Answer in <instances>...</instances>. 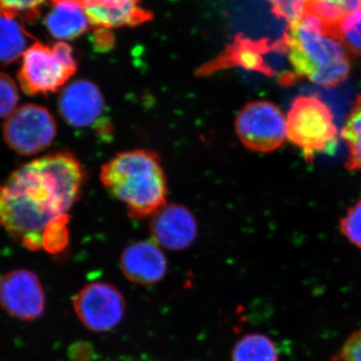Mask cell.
Segmentation results:
<instances>
[{"label":"cell","instance_id":"obj_23","mask_svg":"<svg viewBox=\"0 0 361 361\" xmlns=\"http://www.w3.org/2000/svg\"><path fill=\"white\" fill-rule=\"evenodd\" d=\"M278 18H284L288 23L300 20L305 14L307 0H267Z\"/></svg>","mask_w":361,"mask_h":361},{"label":"cell","instance_id":"obj_19","mask_svg":"<svg viewBox=\"0 0 361 361\" xmlns=\"http://www.w3.org/2000/svg\"><path fill=\"white\" fill-rule=\"evenodd\" d=\"M332 37L338 39L349 51L361 56V9L346 16L336 25Z\"/></svg>","mask_w":361,"mask_h":361},{"label":"cell","instance_id":"obj_24","mask_svg":"<svg viewBox=\"0 0 361 361\" xmlns=\"http://www.w3.org/2000/svg\"><path fill=\"white\" fill-rule=\"evenodd\" d=\"M337 361H361V327L353 331L341 346Z\"/></svg>","mask_w":361,"mask_h":361},{"label":"cell","instance_id":"obj_15","mask_svg":"<svg viewBox=\"0 0 361 361\" xmlns=\"http://www.w3.org/2000/svg\"><path fill=\"white\" fill-rule=\"evenodd\" d=\"M360 9L361 0H307L305 13L319 21L324 32L332 37L336 25Z\"/></svg>","mask_w":361,"mask_h":361},{"label":"cell","instance_id":"obj_25","mask_svg":"<svg viewBox=\"0 0 361 361\" xmlns=\"http://www.w3.org/2000/svg\"><path fill=\"white\" fill-rule=\"evenodd\" d=\"M70 353L73 361H92L96 356L92 346L85 342L73 344Z\"/></svg>","mask_w":361,"mask_h":361},{"label":"cell","instance_id":"obj_9","mask_svg":"<svg viewBox=\"0 0 361 361\" xmlns=\"http://www.w3.org/2000/svg\"><path fill=\"white\" fill-rule=\"evenodd\" d=\"M0 307L23 322L44 314L45 294L39 276L32 271L16 269L0 276Z\"/></svg>","mask_w":361,"mask_h":361},{"label":"cell","instance_id":"obj_16","mask_svg":"<svg viewBox=\"0 0 361 361\" xmlns=\"http://www.w3.org/2000/svg\"><path fill=\"white\" fill-rule=\"evenodd\" d=\"M30 39L16 18L0 16V63L8 65L25 54Z\"/></svg>","mask_w":361,"mask_h":361},{"label":"cell","instance_id":"obj_18","mask_svg":"<svg viewBox=\"0 0 361 361\" xmlns=\"http://www.w3.org/2000/svg\"><path fill=\"white\" fill-rule=\"evenodd\" d=\"M341 137L348 145L346 168L361 171V96L356 99L342 129Z\"/></svg>","mask_w":361,"mask_h":361},{"label":"cell","instance_id":"obj_21","mask_svg":"<svg viewBox=\"0 0 361 361\" xmlns=\"http://www.w3.org/2000/svg\"><path fill=\"white\" fill-rule=\"evenodd\" d=\"M341 231L353 245L361 249V199L342 218Z\"/></svg>","mask_w":361,"mask_h":361},{"label":"cell","instance_id":"obj_12","mask_svg":"<svg viewBox=\"0 0 361 361\" xmlns=\"http://www.w3.org/2000/svg\"><path fill=\"white\" fill-rule=\"evenodd\" d=\"M121 270L133 283L152 285L160 282L167 274L168 261L155 242L139 241L123 251Z\"/></svg>","mask_w":361,"mask_h":361},{"label":"cell","instance_id":"obj_4","mask_svg":"<svg viewBox=\"0 0 361 361\" xmlns=\"http://www.w3.org/2000/svg\"><path fill=\"white\" fill-rule=\"evenodd\" d=\"M77 70L71 45L59 42L49 47L37 42L23 54L18 82L27 96L47 94L63 87Z\"/></svg>","mask_w":361,"mask_h":361},{"label":"cell","instance_id":"obj_8","mask_svg":"<svg viewBox=\"0 0 361 361\" xmlns=\"http://www.w3.org/2000/svg\"><path fill=\"white\" fill-rule=\"evenodd\" d=\"M73 306L85 329L94 332L115 329L122 322L126 312L123 294L106 282L85 285L73 296Z\"/></svg>","mask_w":361,"mask_h":361},{"label":"cell","instance_id":"obj_17","mask_svg":"<svg viewBox=\"0 0 361 361\" xmlns=\"http://www.w3.org/2000/svg\"><path fill=\"white\" fill-rule=\"evenodd\" d=\"M276 345L265 334H250L235 344L232 361H278Z\"/></svg>","mask_w":361,"mask_h":361},{"label":"cell","instance_id":"obj_10","mask_svg":"<svg viewBox=\"0 0 361 361\" xmlns=\"http://www.w3.org/2000/svg\"><path fill=\"white\" fill-rule=\"evenodd\" d=\"M58 104L61 118L78 129L97 126L104 111L101 90L87 80H77L66 85L59 94Z\"/></svg>","mask_w":361,"mask_h":361},{"label":"cell","instance_id":"obj_11","mask_svg":"<svg viewBox=\"0 0 361 361\" xmlns=\"http://www.w3.org/2000/svg\"><path fill=\"white\" fill-rule=\"evenodd\" d=\"M153 241L172 251L185 250L198 236V223L193 213L179 204H166L152 216L149 225Z\"/></svg>","mask_w":361,"mask_h":361},{"label":"cell","instance_id":"obj_20","mask_svg":"<svg viewBox=\"0 0 361 361\" xmlns=\"http://www.w3.org/2000/svg\"><path fill=\"white\" fill-rule=\"evenodd\" d=\"M45 0H0V16L33 21Z\"/></svg>","mask_w":361,"mask_h":361},{"label":"cell","instance_id":"obj_22","mask_svg":"<svg viewBox=\"0 0 361 361\" xmlns=\"http://www.w3.org/2000/svg\"><path fill=\"white\" fill-rule=\"evenodd\" d=\"M18 90L13 78L0 73V118L8 116L16 110Z\"/></svg>","mask_w":361,"mask_h":361},{"label":"cell","instance_id":"obj_3","mask_svg":"<svg viewBox=\"0 0 361 361\" xmlns=\"http://www.w3.org/2000/svg\"><path fill=\"white\" fill-rule=\"evenodd\" d=\"M283 42L297 78L326 89L337 87L348 78L350 61L345 47L327 35L310 14L289 23Z\"/></svg>","mask_w":361,"mask_h":361},{"label":"cell","instance_id":"obj_2","mask_svg":"<svg viewBox=\"0 0 361 361\" xmlns=\"http://www.w3.org/2000/svg\"><path fill=\"white\" fill-rule=\"evenodd\" d=\"M101 180L135 219L153 216L166 205L167 179L155 152L135 149L118 154L102 168Z\"/></svg>","mask_w":361,"mask_h":361},{"label":"cell","instance_id":"obj_6","mask_svg":"<svg viewBox=\"0 0 361 361\" xmlns=\"http://www.w3.org/2000/svg\"><path fill=\"white\" fill-rule=\"evenodd\" d=\"M235 130L247 149L270 153L287 139V120L279 108L271 102L254 101L241 109Z\"/></svg>","mask_w":361,"mask_h":361},{"label":"cell","instance_id":"obj_7","mask_svg":"<svg viewBox=\"0 0 361 361\" xmlns=\"http://www.w3.org/2000/svg\"><path fill=\"white\" fill-rule=\"evenodd\" d=\"M56 123L44 106L27 104L16 109L4 122L7 146L21 156H32L49 148L56 139Z\"/></svg>","mask_w":361,"mask_h":361},{"label":"cell","instance_id":"obj_14","mask_svg":"<svg viewBox=\"0 0 361 361\" xmlns=\"http://www.w3.org/2000/svg\"><path fill=\"white\" fill-rule=\"evenodd\" d=\"M52 6L45 16L47 30L59 40H73L87 32L89 18L80 0H51Z\"/></svg>","mask_w":361,"mask_h":361},{"label":"cell","instance_id":"obj_5","mask_svg":"<svg viewBox=\"0 0 361 361\" xmlns=\"http://www.w3.org/2000/svg\"><path fill=\"white\" fill-rule=\"evenodd\" d=\"M287 137L302 151L306 161L329 152L337 142V128L331 110L315 97H297L287 116Z\"/></svg>","mask_w":361,"mask_h":361},{"label":"cell","instance_id":"obj_1","mask_svg":"<svg viewBox=\"0 0 361 361\" xmlns=\"http://www.w3.org/2000/svg\"><path fill=\"white\" fill-rule=\"evenodd\" d=\"M84 182V169L68 152L21 166L0 186V225L26 248H44L49 233L68 223Z\"/></svg>","mask_w":361,"mask_h":361},{"label":"cell","instance_id":"obj_13","mask_svg":"<svg viewBox=\"0 0 361 361\" xmlns=\"http://www.w3.org/2000/svg\"><path fill=\"white\" fill-rule=\"evenodd\" d=\"M92 25L104 28L141 25L152 14L140 6L141 0H80Z\"/></svg>","mask_w":361,"mask_h":361}]
</instances>
